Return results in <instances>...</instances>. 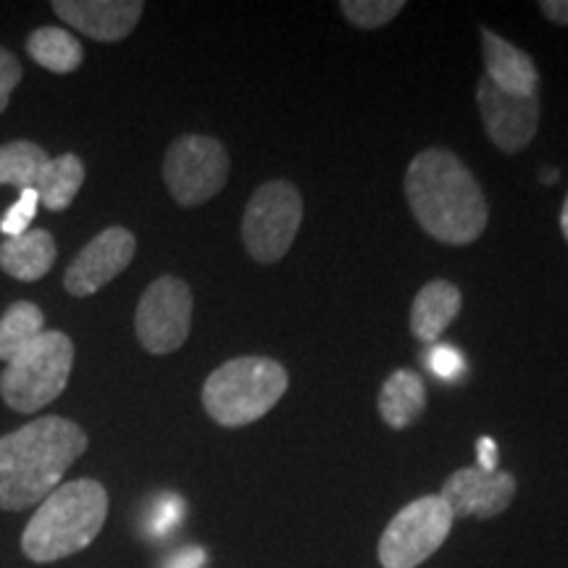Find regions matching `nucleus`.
I'll use <instances>...</instances> for the list:
<instances>
[{
  "label": "nucleus",
  "instance_id": "obj_1",
  "mask_svg": "<svg viewBox=\"0 0 568 568\" xmlns=\"http://www.w3.org/2000/svg\"><path fill=\"white\" fill-rule=\"evenodd\" d=\"M403 190L418 226L437 243H474L489 222L479 182L456 153L443 148H429L410 161Z\"/></svg>",
  "mask_w": 568,
  "mask_h": 568
},
{
  "label": "nucleus",
  "instance_id": "obj_2",
  "mask_svg": "<svg viewBox=\"0 0 568 568\" xmlns=\"http://www.w3.org/2000/svg\"><path fill=\"white\" fill-rule=\"evenodd\" d=\"M88 445L82 426L63 416L34 418L0 437V510L40 506Z\"/></svg>",
  "mask_w": 568,
  "mask_h": 568
},
{
  "label": "nucleus",
  "instance_id": "obj_3",
  "mask_svg": "<svg viewBox=\"0 0 568 568\" xmlns=\"http://www.w3.org/2000/svg\"><path fill=\"white\" fill-rule=\"evenodd\" d=\"M109 516V493L98 479L55 487L21 531V552L32 564H55L95 542Z\"/></svg>",
  "mask_w": 568,
  "mask_h": 568
},
{
  "label": "nucleus",
  "instance_id": "obj_4",
  "mask_svg": "<svg viewBox=\"0 0 568 568\" xmlns=\"http://www.w3.org/2000/svg\"><path fill=\"white\" fill-rule=\"evenodd\" d=\"M287 372L264 355L226 361L203 385V408L226 429H240L264 418L287 393Z\"/></svg>",
  "mask_w": 568,
  "mask_h": 568
},
{
  "label": "nucleus",
  "instance_id": "obj_5",
  "mask_svg": "<svg viewBox=\"0 0 568 568\" xmlns=\"http://www.w3.org/2000/svg\"><path fill=\"white\" fill-rule=\"evenodd\" d=\"M74 366V343L69 335L45 329L0 374V397L17 414H34L59 397Z\"/></svg>",
  "mask_w": 568,
  "mask_h": 568
},
{
  "label": "nucleus",
  "instance_id": "obj_6",
  "mask_svg": "<svg viewBox=\"0 0 568 568\" xmlns=\"http://www.w3.org/2000/svg\"><path fill=\"white\" fill-rule=\"evenodd\" d=\"M303 222L301 190L287 180L261 184L247 201L243 240L255 264H276L293 247Z\"/></svg>",
  "mask_w": 568,
  "mask_h": 568
},
{
  "label": "nucleus",
  "instance_id": "obj_7",
  "mask_svg": "<svg viewBox=\"0 0 568 568\" xmlns=\"http://www.w3.org/2000/svg\"><path fill=\"white\" fill-rule=\"evenodd\" d=\"M450 508L439 495H424L397 510V516L382 531L379 556L382 568H416L443 548L453 529Z\"/></svg>",
  "mask_w": 568,
  "mask_h": 568
},
{
  "label": "nucleus",
  "instance_id": "obj_8",
  "mask_svg": "<svg viewBox=\"0 0 568 568\" xmlns=\"http://www.w3.org/2000/svg\"><path fill=\"white\" fill-rule=\"evenodd\" d=\"M230 180V153L216 138L184 134L169 145L163 159V182L184 209L216 197Z\"/></svg>",
  "mask_w": 568,
  "mask_h": 568
},
{
  "label": "nucleus",
  "instance_id": "obj_9",
  "mask_svg": "<svg viewBox=\"0 0 568 568\" xmlns=\"http://www.w3.org/2000/svg\"><path fill=\"white\" fill-rule=\"evenodd\" d=\"M193 326V293L180 276H159L142 293L134 332L151 355H169L187 343Z\"/></svg>",
  "mask_w": 568,
  "mask_h": 568
},
{
  "label": "nucleus",
  "instance_id": "obj_10",
  "mask_svg": "<svg viewBox=\"0 0 568 568\" xmlns=\"http://www.w3.org/2000/svg\"><path fill=\"white\" fill-rule=\"evenodd\" d=\"M138 240L124 226H109L82 247L63 274V290L74 297H90L132 264Z\"/></svg>",
  "mask_w": 568,
  "mask_h": 568
},
{
  "label": "nucleus",
  "instance_id": "obj_11",
  "mask_svg": "<svg viewBox=\"0 0 568 568\" xmlns=\"http://www.w3.org/2000/svg\"><path fill=\"white\" fill-rule=\"evenodd\" d=\"M477 103L487 138L503 153H518L535 140L539 126V98L537 95H508L497 90L487 77L477 84Z\"/></svg>",
  "mask_w": 568,
  "mask_h": 568
},
{
  "label": "nucleus",
  "instance_id": "obj_12",
  "mask_svg": "<svg viewBox=\"0 0 568 568\" xmlns=\"http://www.w3.org/2000/svg\"><path fill=\"white\" fill-rule=\"evenodd\" d=\"M439 497L453 518H495L516 497V479L508 471H481L477 466L458 468L443 485Z\"/></svg>",
  "mask_w": 568,
  "mask_h": 568
},
{
  "label": "nucleus",
  "instance_id": "obj_13",
  "mask_svg": "<svg viewBox=\"0 0 568 568\" xmlns=\"http://www.w3.org/2000/svg\"><path fill=\"white\" fill-rule=\"evenodd\" d=\"M63 24L98 42L130 38L145 11L140 0H55L51 6Z\"/></svg>",
  "mask_w": 568,
  "mask_h": 568
},
{
  "label": "nucleus",
  "instance_id": "obj_14",
  "mask_svg": "<svg viewBox=\"0 0 568 568\" xmlns=\"http://www.w3.org/2000/svg\"><path fill=\"white\" fill-rule=\"evenodd\" d=\"M481 48H485V77L497 90L518 98L537 95L539 74L529 53L489 30H481Z\"/></svg>",
  "mask_w": 568,
  "mask_h": 568
},
{
  "label": "nucleus",
  "instance_id": "obj_15",
  "mask_svg": "<svg viewBox=\"0 0 568 568\" xmlns=\"http://www.w3.org/2000/svg\"><path fill=\"white\" fill-rule=\"evenodd\" d=\"M460 290L447 280H435L424 284L410 305V332L422 339L424 345L437 343L439 335L456 322L460 314Z\"/></svg>",
  "mask_w": 568,
  "mask_h": 568
},
{
  "label": "nucleus",
  "instance_id": "obj_16",
  "mask_svg": "<svg viewBox=\"0 0 568 568\" xmlns=\"http://www.w3.org/2000/svg\"><path fill=\"white\" fill-rule=\"evenodd\" d=\"M55 255L59 247L53 234L48 230H30L0 243V268L19 282H38L51 272Z\"/></svg>",
  "mask_w": 568,
  "mask_h": 568
},
{
  "label": "nucleus",
  "instance_id": "obj_17",
  "mask_svg": "<svg viewBox=\"0 0 568 568\" xmlns=\"http://www.w3.org/2000/svg\"><path fill=\"white\" fill-rule=\"evenodd\" d=\"M426 387L422 376L408 368H397L379 389V416L393 429H406L424 414Z\"/></svg>",
  "mask_w": 568,
  "mask_h": 568
},
{
  "label": "nucleus",
  "instance_id": "obj_18",
  "mask_svg": "<svg viewBox=\"0 0 568 568\" xmlns=\"http://www.w3.org/2000/svg\"><path fill=\"white\" fill-rule=\"evenodd\" d=\"M84 184V163L80 155L63 153L59 159H48L34 190H38L42 209L59 213L67 211Z\"/></svg>",
  "mask_w": 568,
  "mask_h": 568
},
{
  "label": "nucleus",
  "instance_id": "obj_19",
  "mask_svg": "<svg viewBox=\"0 0 568 568\" xmlns=\"http://www.w3.org/2000/svg\"><path fill=\"white\" fill-rule=\"evenodd\" d=\"M27 53L38 67L53 74H71L82 67L84 51L74 34L61 27H40L27 38Z\"/></svg>",
  "mask_w": 568,
  "mask_h": 568
},
{
  "label": "nucleus",
  "instance_id": "obj_20",
  "mask_svg": "<svg viewBox=\"0 0 568 568\" xmlns=\"http://www.w3.org/2000/svg\"><path fill=\"white\" fill-rule=\"evenodd\" d=\"M42 332H45V316H42L38 305L30 301L9 305V311L0 318V361L11 364Z\"/></svg>",
  "mask_w": 568,
  "mask_h": 568
},
{
  "label": "nucleus",
  "instance_id": "obj_21",
  "mask_svg": "<svg viewBox=\"0 0 568 568\" xmlns=\"http://www.w3.org/2000/svg\"><path fill=\"white\" fill-rule=\"evenodd\" d=\"M48 155L42 145L30 140H13L0 145V184L21 190H34L38 184L42 166H45Z\"/></svg>",
  "mask_w": 568,
  "mask_h": 568
},
{
  "label": "nucleus",
  "instance_id": "obj_22",
  "mask_svg": "<svg viewBox=\"0 0 568 568\" xmlns=\"http://www.w3.org/2000/svg\"><path fill=\"white\" fill-rule=\"evenodd\" d=\"M403 9H406L403 0H345V3H339V11L358 30H379Z\"/></svg>",
  "mask_w": 568,
  "mask_h": 568
},
{
  "label": "nucleus",
  "instance_id": "obj_23",
  "mask_svg": "<svg viewBox=\"0 0 568 568\" xmlns=\"http://www.w3.org/2000/svg\"><path fill=\"white\" fill-rule=\"evenodd\" d=\"M184 516V503L180 495H161L159 500L151 506V514H148V535L161 539L166 535H172L176 529V524L182 521Z\"/></svg>",
  "mask_w": 568,
  "mask_h": 568
},
{
  "label": "nucleus",
  "instance_id": "obj_24",
  "mask_svg": "<svg viewBox=\"0 0 568 568\" xmlns=\"http://www.w3.org/2000/svg\"><path fill=\"white\" fill-rule=\"evenodd\" d=\"M38 205H40L38 190H21L19 201L6 211L3 219H0V232H3L6 237H19V234L30 232L34 213H38Z\"/></svg>",
  "mask_w": 568,
  "mask_h": 568
},
{
  "label": "nucleus",
  "instance_id": "obj_25",
  "mask_svg": "<svg viewBox=\"0 0 568 568\" xmlns=\"http://www.w3.org/2000/svg\"><path fill=\"white\" fill-rule=\"evenodd\" d=\"M426 364H429L432 374L439 379H458L466 372V361L453 345H435L426 355Z\"/></svg>",
  "mask_w": 568,
  "mask_h": 568
},
{
  "label": "nucleus",
  "instance_id": "obj_26",
  "mask_svg": "<svg viewBox=\"0 0 568 568\" xmlns=\"http://www.w3.org/2000/svg\"><path fill=\"white\" fill-rule=\"evenodd\" d=\"M21 82V63L17 55L0 48V113L9 109L11 92Z\"/></svg>",
  "mask_w": 568,
  "mask_h": 568
},
{
  "label": "nucleus",
  "instance_id": "obj_27",
  "mask_svg": "<svg viewBox=\"0 0 568 568\" xmlns=\"http://www.w3.org/2000/svg\"><path fill=\"white\" fill-rule=\"evenodd\" d=\"M203 566H205V550L190 545V548H182L176 550L174 556H169L166 566L163 568H203Z\"/></svg>",
  "mask_w": 568,
  "mask_h": 568
},
{
  "label": "nucleus",
  "instance_id": "obj_28",
  "mask_svg": "<svg viewBox=\"0 0 568 568\" xmlns=\"http://www.w3.org/2000/svg\"><path fill=\"white\" fill-rule=\"evenodd\" d=\"M477 468L481 471H497V445L493 437H481L477 443Z\"/></svg>",
  "mask_w": 568,
  "mask_h": 568
},
{
  "label": "nucleus",
  "instance_id": "obj_29",
  "mask_svg": "<svg viewBox=\"0 0 568 568\" xmlns=\"http://www.w3.org/2000/svg\"><path fill=\"white\" fill-rule=\"evenodd\" d=\"M539 11H542L550 21H556V24L568 27V0H542V3H539Z\"/></svg>",
  "mask_w": 568,
  "mask_h": 568
},
{
  "label": "nucleus",
  "instance_id": "obj_30",
  "mask_svg": "<svg viewBox=\"0 0 568 568\" xmlns=\"http://www.w3.org/2000/svg\"><path fill=\"white\" fill-rule=\"evenodd\" d=\"M560 230H564V237H566V243H568V195H566L564 211H560Z\"/></svg>",
  "mask_w": 568,
  "mask_h": 568
},
{
  "label": "nucleus",
  "instance_id": "obj_31",
  "mask_svg": "<svg viewBox=\"0 0 568 568\" xmlns=\"http://www.w3.org/2000/svg\"><path fill=\"white\" fill-rule=\"evenodd\" d=\"M542 176H545V180H542V182H548V184H552V182H558V172H556V169H552V172H545Z\"/></svg>",
  "mask_w": 568,
  "mask_h": 568
}]
</instances>
